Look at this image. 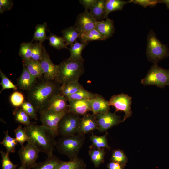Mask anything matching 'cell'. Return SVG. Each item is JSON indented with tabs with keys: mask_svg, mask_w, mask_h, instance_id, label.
Listing matches in <instances>:
<instances>
[{
	"mask_svg": "<svg viewBox=\"0 0 169 169\" xmlns=\"http://www.w3.org/2000/svg\"><path fill=\"white\" fill-rule=\"evenodd\" d=\"M13 114L15 121L18 123L25 126L31 123L30 117L21 107L16 108L13 111Z\"/></svg>",
	"mask_w": 169,
	"mask_h": 169,
	"instance_id": "cell-32",
	"label": "cell"
},
{
	"mask_svg": "<svg viewBox=\"0 0 169 169\" xmlns=\"http://www.w3.org/2000/svg\"><path fill=\"white\" fill-rule=\"evenodd\" d=\"M131 99L128 95L121 93L112 96L108 101L109 105L115 108V112L121 111L125 113L122 122L132 115L131 107Z\"/></svg>",
	"mask_w": 169,
	"mask_h": 169,
	"instance_id": "cell-10",
	"label": "cell"
},
{
	"mask_svg": "<svg viewBox=\"0 0 169 169\" xmlns=\"http://www.w3.org/2000/svg\"><path fill=\"white\" fill-rule=\"evenodd\" d=\"M84 59L75 60L69 58L59 65L58 72L55 80L60 84L78 81L84 72Z\"/></svg>",
	"mask_w": 169,
	"mask_h": 169,
	"instance_id": "cell-3",
	"label": "cell"
},
{
	"mask_svg": "<svg viewBox=\"0 0 169 169\" xmlns=\"http://www.w3.org/2000/svg\"><path fill=\"white\" fill-rule=\"evenodd\" d=\"M60 84L55 80L45 79L35 85L28 91V101L40 113L47 109L49 103L55 95L60 93Z\"/></svg>",
	"mask_w": 169,
	"mask_h": 169,
	"instance_id": "cell-1",
	"label": "cell"
},
{
	"mask_svg": "<svg viewBox=\"0 0 169 169\" xmlns=\"http://www.w3.org/2000/svg\"><path fill=\"white\" fill-rule=\"evenodd\" d=\"M0 153L1 156V169H16L17 165L13 164L9 158L10 154L1 150Z\"/></svg>",
	"mask_w": 169,
	"mask_h": 169,
	"instance_id": "cell-39",
	"label": "cell"
},
{
	"mask_svg": "<svg viewBox=\"0 0 169 169\" xmlns=\"http://www.w3.org/2000/svg\"><path fill=\"white\" fill-rule=\"evenodd\" d=\"M88 154L95 168L98 167L104 162L105 154L104 148H90Z\"/></svg>",
	"mask_w": 169,
	"mask_h": 169,
	"instance_id": "cell-24",
	"label": "cell"
},
{
	"mask_svg": "<svg viewBox=\"0 0 169 169\" xmlns=\"http://www.w3.org/2000/svg\"><path fill=\"white\" fill-rule=\"evenodd\" d=\"M95 28L105 40L112 37L115 30L113 21L108 18L105 20L97 21Z\"/></svg>",
	"mask_w": 169,
	"mask_h": 169,
	"instance_id": "cell-18",
	"label": "cell"
},
{
	"mask_svg": "<svg viewBox=\"0 0 169 169\" xmlns=\"http://www.w3.org/2000/svg\"><path fill=\"white\" fill-rule=\"evenodd\" d=\"M78 38L82 43H89L94 40H105L95 28L80 33Z\"/></svg>",
	"mask_w": 169,
	"mask_h": 169,
	"instance_id": "cell-29",
	"label": "cell"
},
{
	"mask_svg": "<svg viewBox=\"0 0 169 169\" xmlns=\"http://www.w3.org/2000/svg\"><path fill=\"white\" fill-rule=\"evenodd\" d=\"M48 39L49 40L50 45L56 49L60 50L63 48L68 49L63 36H58L51 33Z\"/></svg>",
	"mask_w": 169,
	"mask_h": 169,
	"instance_id": "cell-35",
	"label": "cell"
},
{
	"mask_svg": "<svg viewBox=\"0 0 169 169\" xmlns=\"http://www.w3.org/2000/svg\"><path fill=\"white\" fill-rule=\"evenodd\" d=\"M66 97L60 93L54 96L49 101L47 109L61 112L68 111L69 104Z\"/></svg>",
	"mask_w": 169,
	"mask_h": 169,
	"instance_id": "cell-19",
	"label": "cell"
},
{
	"mask_svg": "<svg viewBox=\"0 0 169 169\" xmlns=\"http://www.w3.org/2000/svg\"><path fill=\"white\" fill-rule=\"evenodd\" d=\"M97 0H80V3L84 8L85 10L90 9L95 4Z\"/></svg>",
	"mask_w": 169,
	"mask_h": 169,
	"instance_id": "cell-46",
	"label": "cell"
},
{
	"mask_svg": "<svg viewBox=\"0 0 169 169\" xmlns=\"http://www.w3.org/2000/svg\"><path fill=\"white\" fill-rule=\"evenodd\" d=\"M62 161L52 153L47 156V157L44 161L37 163L32 169H57Z\"/></svg>",
	"mask_w": 169,
	"mask_h": 169,
	"instance_id": "cell-20",
	"label": "cell"
},
{
	"mask_svg": "<svg viewBox=\"0 0 169 169\" xmlns=\"http://www.w3.org/2000/svg\"><path fill=\"white\" fill-rule=\"evenodd\" d=\"M85 139L84 135L79 134L61 137L56 141L55 147L59 153L72 160L78 157Z\"/></svg>",
	"mask_w": 169,
	"mask_h": 169,
	"instance_id": "cell-4",
	"label": "cell"
},
{
	"mask_svg": "<svg viewBox=\"0 0 169 169\" xmlns=\"http://www.w3.org/2000/svg\"><path fill=\"white\" fill-rule=\"evenodd\" d=\"M90 99L69 100V112L78 115H84L91 111Z\"/></svg>",
	"mask_w": 169,
	"mask_h": 169,
	"instance_id": "cell-15",
	"label": "cell"
},
{
	"mask_svg": "<svg viewBox=\"0 0 169 169\" xmlns=\"http://www.w3.org/2000/svg\"><path fill=\"white\" fill-rule=\"evenodd\" d=\"M96 22L90 12L85 10L78 15L74 25L80 34L95 28Z\"/></svg>",
	"mask_w": 169,
	"mask_h": 169,
	"instance_id": "cell-13",
	"label": "cell"
},
{
	"mask_svg": "<svg viewBox=\"0 0 169 169\" xmlns=\"http://www.w3.org/2000/svg\"><path fill=\"white\" fill-rule=\"evenodd\" d=\"M141 83L144 85H155L161 88L169 86V70L164 69L157 64H154L146 77L142 79Z\"/></svg>",
	"mask_w": 169,
	"mask_h": 169,
	"instance_id": "cell-6",
	"label": "cell"
},
{
	"mask_svg": "<svg viewBox=\"0 0 169 169\" xmlns=\"http://www.w3.org/2000/svg\"><path fill=\"white\" fill-rule=\"evenodd\" d=\"M21 107L29 116L30 118L36 120H38L37 114V110L30 102L29 101H25Z\"/></svg>",
	"mask_w": 169,
	"mask_h": 169,
	"instance_id": "cell-40",
	"label": "cell"
},
{
	"mask_svg": "<svg viewBox=\"0 0 169 169\" xmlns=\"http://www.w3.org/2000/svg\"><path fill=\"white\" fill-rule=\"evenodd\" d=\"M95 115L98 123L97 130L100 132L106 131L108 129L118 125L122 121L120 117L115 112L112 113L109 111Z\"/></svg>",
	"mask_w": 169,
	"mask_h": 169,
	"instance_id": "cell-11",
	"label": "cell"
},
{
	"mask_svg": "<svg viewBox=\"0 0 169 169\" xmlns=\"http://www.w3.org/2000/svg\"><path fill=\"white\" fill-rule=\"evenodd\" d=\"M130 3L137 4L144 8L148 6H153L159 3L158 0H131Z\"/></svg>",
	"mask_w": 169,
	"mask_h": 169,
	"instance_id": "cell-44",
	"label": "cell"
},
{
	"mask_svg": "<svg viewBox=\"0 0 169 169\" xmlns=\"http://www.w3.org/2000/svg\"><path fill=\"white\" fill-rule=\"evenodd\" d=\"M47 27V23L45 22L43 24H37L35 27V31L31 42L36 41L42 43L48 39L46 33Z\"/></svg>",
	"mask_w": 169,
	"mask_h": 169,
	"instance_id": "cell-34",
	"label": "cell"
},
{
	"mask_svg": "<svg viewBox=\"0 0 169 169\" xmlns=\"http://www.w3.org/2000/svg\"><path fill=\"white\" fill-rule=\"evenodd\" d=\"M98 123L95 116L86 114L81 117L77 134L84 135L94 130L98 129Z\"/></svg>",
	"mask_w": 169,
	"mask_h": 169,
	"instance_id": "cell-14",
	"label": "cell"
},
{
	"mask_svg": "<svg viewBox=\"0 0 169 169\" xmlns=\"http://www.w3.org/2000/svg\"><path fill=\"white\" fill-rule=\"evenodd\" d=\"M158 2L160 3H164L166 4L167 8L169 9V0H158Z\"/></svg>",
	"mask_w": 169,
	"mask_h": 169,
	"instance_id": "cell-48",
	"label": "cell"
},
{
	"mask_svg": "<svg viewBox=\"0 0 169 169\" xmlns=\"http://www.w3.org/2000/svg\"><path fill=\"white\" fill-rule=\"evenodd\" d=\"M98 95V94L93 93L84 88L72 95L65 97L67 101H69L73 100L91 99Z\"/></svg>",
	"mask_w": 169,
	"mask_h": 169,
	"instance_id": "cell-33",
	"label": "cell"
},
{
	"mask_svg": "<svg viewBox=\"0 0 169 169\" xmlns=\"http://www.w3.org/2000/svg\"><path fill=\"white\" fill-rule=\"evenodd\" d=\"M0 76L1 78L0 84L2 89L0 93L3 90L6 89H12L16 90L18 89L17 85L14 84L0 70Z\"/></svg>",
	"mask_w": 169,
	"mask_h": 169,
	"instance_id": "cell-42",
	"label": "cell"
},
{
	"mask_svg": "<svg viewBox=\"0 0 169 169\" xmlns=\"http://www.w3.org/2000/svg\"><path fill=\"white\" fill-rule=\"evenodd\" d=\"M111 160L112 161L118 162L124 166L127 162V159L122 151L117 149L113 151Z\"/></svg>",
	"mask_w": 169,
	"mask_h": 169,
	"instance_id": "cell-43",
	"label": "cell"
},
{
	"mask_svg": "<svg viewBox=\"0 0 169 169\" xmlns=\"http://www.w3.org/2000/svg\"><path fill=\"white\" fill-rule=\"evenodd\" d=\"M32 44V42H23L21 44L19 54L23 61L31 59Z\"/></svg>",
	"mask_w": 169,
	"mask_h": 169,
	"instance_id": "cell-36",
	"label": "cell"
},
{
	"mask_svg": "<svg viewBox=\"0 0 169 169\" xmlns=\"http://www.w3.org/2000/svg\"><path fill=\"white\" fill-rule=\"evenodd\" d=\"M105 0H97L95 4L90 9V13L97 22L105 19Z\"/></svg>",
	"mask_w": 169,
	"mask_h": 169,
	"instance_id": "cell-21",
	"label": "cell"
},
{
	"mask_svg": "<svg viewBox=\"0 0 169 169\" xmlns=\"http://www.w3.org/2000/svg\"><path fill=\"white\" fill-rule=\"evenodd\" d=\"M10 102L12 105L16 108L21 107L24 101V97L21 92L18 91L13 92L10 97Z\"/></svg>",
	"mask_w": 169,
	"mask_h": 169,
	"instance_id": "cell-41",
	"label": "cell"
},
{
	"mask_svg": "<svg viewBox=\"0 0 169 169\" xmlns=\"http://www.w3.org/2000/svg\"><path fill=\"white\" fill-rule=\"evenodd\" d=\"M40 152L30 141H27L24 146L21 147L18 151L21 164L30 169L37 163L36 161Z\"/></svg>",
	"mask_w": 169,
	"mask_h": 169,
	"instance_id": "cell-8",
	"label": "cell"
},
{
	"mask_svg": "<svg viewBox=\"0 0 169 169\" xmlns=\"http://www.w3.org/2000/svg\"><path fill=\"white\" fill-rule=\"evenodd\" d=\"M23 65V69L20 77L18 79L17 86L21 90L28 91L36 83V78L31 75Z\"/></svg>",
	"mask_w": 169,
	"mask_h": 169,
	"instance_id": "cell-17",
	"label": "cell"
},
{
	"mask_svg": "<svg viewBox=\"0 0 169 169\" xmlns=\"http://www.w3.org/2000/svg\"><path fill=\"white\" fill-rule=\"evenodd\" d=\"M15 134V138L21 147L24 146L26 141H28V138L25 127L20 125L13 131Z\"/></svg>",
	"mask_w": 169,
	"mask_h": 169,
	"instance_id": "cell-37",
	"label": "cell"
},
{
	"mask_svg": "<svg viewBox=\"0 0 169 169\" xmlns=\"http://www.w3.org/2000/svg\"><path fill=\"white\" fill-rule=\"evenodd\" d=\"M68 111L59 112L46 109L40 112V120L42 125L51 130L55 136L59 135L58 126L63 116Z\"/></svg>",
	"mask_w": 169,
	"mask_h": 169,
	"instance_id": "cell-9",
	"label": "cell"
},
{
	"mask_svg": "<svg viewBox=\"0 0 169 169\" xmlns=\"http://www.w3.org/2000/svg\"><path fill=\"white\" fill-rule=\"evenodd\" d=\"M30 74L36 78L43 76V71L39 61L31 59L23 61V64Z\"/></svg>",
	"mask_w": 169,
	"mask_h": 169,
	"instance_id": "cell-23",
	"label": "cell"
},
{
	"mask_svg": "<svg viewBox=\"0 0 169 169\" xmlns=\"http://www.w3.org/2000/svg\"><path fill=\"white\" fill-rule=\"evenodd\" d=\"M81 117L69 111L62 118L58 126L59 135L61 137L78 133Z\"/></svg>",
	"mask_w": 169,
	"mask_h": 169,
	"instance_id": "cell-7",
	"label": "cell"
},
{
	"mask_svg": "<svg viewBox=\"0 0 169 169\" xmlns=\"http://www.w3.org/2000/svg\"><path fill=\"white\" fill-rule=\"evenodd\" d=\"M18 169H30L27 168L25 166L21 164V165Z\"/></svg>",
	"mask_w": 169,
	"mask_h": 169,
	"instance_id": "cell-49",
	"label": "cell"
},
{
	"mask_svg": "<svg viewBox=\"0 0 169 169\" xmlns=\"http://www.w3.org/2000/svg\"><path fill=\"white\" fill-rule=\"evenodd\" d=\"M88 43L79 42L77 40L75 41L69 49L70 53L69 58L75 60L83 59L81 55L82 51Z\"/></svg>",
	"mask_w": 169,
	"mask_h": 169,
	"instance_id": "cell-30",
	"label": "cell"
},
{
	"mask_svg": "<svg viewBox=\"0 0 169 169\" xmlns=\"http://www.w3.org/2000/svg\"><path fill=\"white\" fill-rule=\"evenodd\" d=\"M13 5V2L10 0H0V13L10 10Z\"/></svg>",
	"mask_w": 169,
	"mask_h": 169,
	"instance_id": "cell-45",
	"label": "cell"
},
{
	"mask_svg": "<svg viewBox=\"0 0 169 169\" xmlns=\"http://www.w3.org/2000/svg\"><path fill=\"white\" fill-rule=\"evenodd\" d=\"M66 45H72L78 38L80 34L74 25L71 26L61 31Z\"/></svg>",
	"mask_w": 169,
	"mask_h": 169,
	"instance_id": "cell-22",
	"label": "cell"
},
{
	"mask_svg": "<svg viewBox=\"0 0 169 169\" xmlns=\"http://www.w3.org/2000/svg\"><path fill=\"white\" fill-rule=\"evenodd\" d=\"M42 45V43L36 42L33 44L32 47L31 59L35 61H39L41 59L44 47Z\"/></svg>",
	"mask_w": 169,
	"mask_h": 169,
	"instance_id": "cell-38",
	"label": "cell"
},
{
	"mask_svg": "<svg viewBox=\"0 0 169 169\" xmlns=\"http://www.w3.org/2000/svg\"><path fill=\"white\" fill-rule=\"evenodd\" d=\"M4 136L0 144L6 149V152L9 154L14 153L15 151V148L18 142L15 138L10 136L7 130L4 132Z\"/></svg>",
	"mask_w": 169,
	"mask_h": 169,
	"instance_id": "cell-31",
	"label": "cell"
},
{
	"mask_svg": "<svg viewBox=\"0 0 169 169\" xmlns=\"http://www.w3.org/2000/svg\"><path fill=\"white\" fill-rule=\"evenodd\" d=\"M107 132L103 135L100 136L92 134L90 136V140L92 143L89 146V149L97 148L110 149V147L107 143Z\"/></svg>",
	"mask_w": 169,
	"mask_h": 169,
	"instance_id": "cell-28",
	"label": "cell"
},
{
	"mask_svg": "<svg viewBox=\"0 0 169 169\" xmlns=\"http://www.w3.org/2000/svg\"><path fill=\"white\" fill-rule=\"evenodd\" d=\"M130 3V1L105 0V18H108V15L110 12L116 10H122L125 4Z\"/></svg>",
	"mask_w": 169,
	"mask_h": 169,
	"instance_id": "cell-25",
	"label": "cell"
},
{
	"mask_svg": "<svg viewBox=\"0 0 169 169\" xmlns=\"http://www.w3.org/2000/svg\"><path fill=\"white\" fill-rule=\"evenodd\" d=\"M84 88L78 81L69 83L61 86L60 94L66 97L72 95Z\"/></svg>",
	"mask_w": 169,
	"mask_h": 169,
	"instance_id": "cell-26",
	"label": "cell"
},
{
	"mask_svg": "<svg viewBox=\"0 0 169 169\" xmlns=\"http://www.w3.org/2000/svg\"><path fill=\"white\" fill-rule=\"evenodd\" d=\"M90 100L93 115H96L109 111L110 106L108 101L101 95L98 94L96 97L90 99Z\"/></svg>",
	"mask_w": 169,
	"mask_h": 169,
	"instance_id": "cell-16",
	"label": "cell"
},
{
	"mask_svg": "<svg viewBox=\"0 0 169 169\" xmlns=\"http://www.w3.org/2000/svg\"><path fill=\"white\" fill-rule=\"evenodd\" d=\"M43 76L45 79L55 80L58 72V67L54 64L44 47L42 57L39 61Z\"/></svg>",
	"mask_w": 169,
	"mask_h": 169,
	"instance_id": "cell-12",
	"label": "cell"
},
{
	"mask_svg": "<svg viewBox=\"0 0 169 169\" xmlns=\"http://www.w3.org/2000/svg\"><path fill=\"white\" fill-rule=\"evenodd\" d=\"M123 166L118 162L113 161L109 163L107 165L109 169H123Z\"/></svg>",
	"mask_w": 169,
	"mask_h": 169,
	"instance_id": "cell-47",
	"label": "cell"
},
{
	"mask_svg": "<svg viewBox=\"0 0 169 169\" xmlns=\"http://www.w3.org/2000/svg\"><path fill=\"white\" fill-rule=\"evenodd\" d=\"M86 164L78 157L68 161H62L57 169H85Z\"/></svg>",
	"mask_w": 169,
	"mask_h": 169,
	"instance_id": "cell-27",
	"label": "cell"
},
{
	"mask_svg": "<svg viewBox=\"0 0 169 169\" xmlns=\"http://www.w3.org/2000/svg\"><path fill=\"white\" fill-rule=\"evenodd\" d=\"M28 138L32 143L40 152L47 156L53 153L56 141L53 131L46 126L31 123L25 127Z\"/></svg>",
	"mask_w": 169,
	"mask_h": 169,
	"instance_id": "cell-2",
	"label": "cell"
},
{
	"mask_svg": "<svg viewBox=\"0 0 169 169\" xmlns=\"http://www.w3.org/2000/svg\"><path fill=\"white\" fill-rule=\"evenodd\" d=\"M146 54L148 60L154 64H157L160 60L169 56L167 46L159 40L152 30L148 35Z\"/></svg>",
	"mask_w": 169,
	"mask_h": 169,
	"instance_id": "cell-5",
	"label": "cell"
}]
</instances>
